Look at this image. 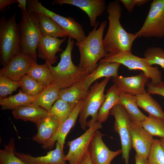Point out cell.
<instances>
[{
	"label": "cell",
	"instance_id": "1",
	"mask_svg": "<svg viewBox=\"0 0 164 164\" xmlns=\"http://www.w3.org/2000/svg\"><path fill=\"white\" fill-rule=\"evenodd\" d=\"M109 25L103 39L105 50L108 53H132V47L137 38L135 34L127 32L120 22L122 9L120 1L110 2L107 6Z\"/></svg>",
	"mask_w": 164,
	"mask_h": 164
},
{
	"label": "cell",
	"instance_id": "31",
	"mask_svg": "<svg viewBox=\"0 0 164 164\" xmlns=\"http://www.w3.org/2000/svg\"><path fill=\"white\" fill-rule=\"evenodd\" d=\"M76 105L59 99L48 111V116L53 117L60 125L68 118Z\"/></svg>",
	"mask_w": 164,
	"mask_h": 164
},
{
	"label": "cell",
	"instance_id": "37",
	"mask_svg": "<svg viewBox=\"0 0 164 164\" xmlns=\"http://www.w3.org/2000/svg\"><path fill=\"white\" fill-rule=\"evenodd\" d=\"M20 81H15L0 74V98L7 97L20 87Z\"/></svg>",
	"mask_w": 164,
	"mask_h": 164
},
{
	"label": "cell",
	"instance_id": "4",
	"mask_svg": "<svg viewBox=\"0 0 164 164\" xmlns=\"http://www.w3.org/2000/svg\"><path fill=\"white\" fill-rule=\"evenodd\" d=\"M14 13L7 19L3 14L0 20V58L3 67L13 57L21 53L20 34Z\"/></svg>",
	"mask_w": 164,
	"mask_h": 164
},
{
	"label": "cell",
	"instance_id": "13",
	"mask_svg": "<svg viewBox=\"0 0 164 164\" xmlns=\"http://www.w3.org/2000/svg\"><path fill=\"white\" fill-rule=\"evenodd\" d=\"M36 60L30 56L21 53L12 58L0 70V74L15 81H20Z\"/></svg>",
	"mask_w": 164,
	"mask_h": 164
},
{
	"label": "cell",
	"instance_id": "43",
	"mask_svg": "<svg viewBox=\"0 0 164 164\" xmlns=\"http://www.w3.org/2000/svg\"><path fill=\"white\" fill-rule=\"evenodd\" d=\"M79 164H93L88 150Z\"/></svg>",
	"mask_w": 164,
	"mask_h": 164
},
{
	"label": "cell",
	"instance_id": "28",
	"mask_svg": "<svg viewBox=\"0 0 164 164\" xmlns=\"http://www.w3.org/2000/svg\"><path fill=\"white\" fill-rule=\"evenodd\" d=\"M138 107L147 112L149 115L164 119V112L158 103L147 91L135 96Z\"/></svg>",
	"mask_w": 164,
	"mask_h": 164
},
{
	"label": "cell",
	"instance_id": "23",
	"mask_svg": "<svg viewBox=\"0 0 164 164\" xmlns=\"http://www.w3.org/2000/svg\"><path fill=\"white\" fill-rule=\"evenodd\" d=\"M120 104L125 109L132 121L140 125L147 117L139 109L136 96L119 90Z\"/></svg>",
	"mask_w": 164,
	"mask_h": 164
},
{
	"label": "cell",
	"instance_id": "7",
	"mask_svg": "<svg viewBox=\"0 0 164 164\" xmlns=\"http://www.w3.org/2000/svg\"><path fill=\"white\" fill-rule=\"evenodd\" d=\"M100 62L117 63L130 70H141L151 79L150 82L153 84H158L162 81L161 72L157 67L150 65L145 58H140L132 53H108Z\"/></svg>",
	"mask_w": 164,
	"mask_h": 164
},
{
	"label": "cell",
	"instance_id": "16",
	"mask_svg": "<svg viewBox=\"0 0 164 164\" xmlns=\"http://www.w3.org/2000/svg\"><path fill=\"white\" fill-rule=\"evenodd\" d=\"M148 79L142 72L138 75L129 77L118 75L113 78L112 81L120 91L137 96L146 92L145 87Z\"/></svg>",
	"mask_w": 164,
	"mask_h": 164
},
{
	"label": "cell",
	"instance_id": "33",
	"mask_svg": "<svg viewBox=\"0 0 164 164\" xmlns=\"http://www.w3.org/2000/svg\"><path fill=\"white\" fill-rule=\"evenodd\" d=\"M0 150V164H27L17 156L15 153V140L11 138L9 142Z\"/></svg>",
	"mask_w": 164,
	"mask_h": 164
},
{
	"label": "cell",
	"instance_id": "11",
	"mask_svg": "<svg viewBox=\"0 0 164 164\" xmlns=\"http://www.w3.org/2000/svg\"><path fill=\"white\" fill-rule=\"evenodd\" d=\"M102 127V123L97 121L89 127L79 137L67 142L69 150L65 159L69 164L79 163L87 152L95 133Z\"/></svg>",
	"mask_w": 164,
	"mask_h": 164
},
{
	"label": "cell",
	"instance_id": "2",
	"mask_svg": "<svg viewBox=\"0 0 164 164\" xmlns=\"http://www.w3.org/2000/svg\"><path fill=\"white\" fill-rule=\"evenodd\" d=\"M107 22H101L98 28V23L83 40L76 41L80 54L78 66L83 71L88 74L97 67V62L104 57L107 53L103 43V35Z\"/></svg>",
	"mask_w": 164,
	"mask_h": 164
},
{
	"label": "cell",
	"instance_id": "32",
	"mask_svg": "<svg viewBox=\"0 0 164 164\" xmlns=\"http://www.w3.org/2000/svg\"><path fill=\"white\" fill-rule=\"evenodd\" d=\"M140 125L152 136L164 138V119L149 115Z\"/></svg>",
	"mask_w": 164,
	"mask_h": 164
},
{
	"label": "cell",
	"instance_id": "18",
	"mask_svg": "<svg viewBox=\"0 0 164 164\" xmlns=\"http://www.w3.org/2000/svg\"><path fill=\"white\" fill-rule=\"evenodd\" d=\"M66 40V38L59 39L53 37H42L37 47L38 57L51 65L54 64L58 58L56 54L58 52L63 51L60 47Z\"/></svg>",
	"mask_w": 164,
	"mask_h": 164
},
{
	"label": "cell",
	"instance_id": "6",
	"mask_svg": "<svg viewBox=\"0 0 164 164\" xmlns=\"http://www.w3.org/2000/svg\"><path fill=\"white\" fill-rule=\"evenodd\" d=\"M21 12L22 17L18 24L20 34L21 53L36 60L37 46L42 37L38 17L33 12L30 10Z\"/></svg>",
	"mask_w": 164,
	"mask_h": 164
},
{
	"label": "cell",
	"instance_id": "41",
	"mask_svg": "<svg viewBox=\"0 0 164 164\" xmlns=\"http://www.w3.org/2000/svg\"><path fill=\"white\" fill-rule=\"evenodd\" d=\"M135 164H148L147 158L136 154L135 157Z\"/></svg>",
	"mask_w": 164,
	"mask_h": 164
},
{
	"label": "cell",
	"instance_id": "36",
	"mask_svg": "<svg viewBox=\"0 0 164 164\" xmlns=\"http://www.w3.org/2000/svg\"><path fill=\"white\" fill-rule=\"evenodd\" d=\"M147 160L148 164H164V149L160 140L154 139Z\"/></svg>",
	"mask_w": 164,
	"mask_h": 164
},
{
	"label": "cell",
	"instance_id": "22",
	"mask_svg": "<svg viewBox=\"0 0 164 164\" xmlns=\"http://www.w3.org/2000/svg\"><path fill=\"white\" fill-rule=\"evenodd\" d=\"M12 113L16 119L29 121L35 123L48 116V111L32 103L20 106L13 110Z\"/></svg>",
	"mask_w": 164,
	"mask_h": 164
},
{
	"label": "cell",
	"instance_id": "9",
	"mask_svg": "<svg viewBox=\"0 0 164 164\" xmlns=\"http://www.w3.org/2000/svg\"><path fill=\"white\" fill-rule=\"evenodd\" d=\"M137 38L164 37V0H153L140 29L135 33Z\"/></svg>",
	"mask_w": 164,
	"mask_h": 164
},
{
	"label": "cell",
	"instance_id": "38",
	"mask_svg": "<svg viewBox=\"0 0 164 164\" xmlns=\"http://www.w3.org/2000/svg\"><path fill=\"white\" fill-rule=\"evenodd\" d=\"M147 92L151 94H157L164 97V81L157 84H153L151 82L146 84Z\"/></svg>",
	"mask_w": 164,
	"mask_h": 164
},
{
	"label": "cell",
	"instance_id": "17",
	"mask_svg": "<svg viewBox=\"0 0 164 164\" xmlns=\"http://www.w3.org/2000/svg\"><path fill=\"white\" fill-rule=\"evenodd\" d=\"M83 103V100L77 104L68 118L60 125L53 136L45 144L42 145L43 149H51L53 147L55 143L56 142L63 149L66 137L75 124Z\"/></svg>",
	"mask_w": 164,
	"mask_h": 164
},
{
	"label": "cell",
	"instance_id": "30",
	"mask_svg": "<svg viewBox=\"0 0 164 164\" xmlns=\"http://www.w3.org/2000/svg\"><path fill=\"white\" fill-rule=\"evenodd\" d=\"M29 75L38 83L46 87L53 83V79L46 63L39 64H33L28 70Z\"/></svg>",
	"mask_w": 164,
	"mask_h": 164
},
{
	"label": "cell",
	"instance_id": "5",
	"mask_svg": "<svg viewBox=\"0 0 164 164\" xmlns=\"http://www.w3.org/2000/svg\"><path fill=\"white\" fill-rule=\"evenodd\" d=\"M111 78H105L100 82H95L83 100L78 121L83 130H86V126L89 127L97 122L98 111L105 98L104 91Z\"/></svg>",
	"mask_w": 164,
	"mask_h": 164
},
{
	"label": "cell",
	"instance_id": "24",
	"mask_svg": "<svg viewBox=\"0 0 164 164\" xmlns=\"http://www.w3.org/2000/svg\"><path fill=\"white\" fill-rule=\"evenodd\" d=\"M89 90L85 87L83 81H80L68 88L60 89L59 99L76 105L85 98Z\"/></svg>",
	"mask_w": 164,
	"mask_h": 164
},
{
	"label": "cell",
	"instance_id": "39",
	"mask_svg": "<svg viewBox=\"0 0 164 164\" xmlns=\"http://www.w3.org/2000/svg\"><path fill=\"white\" fill-rule=\"evenodd\" d=\"M126 9L129 12H131L135 5L141 6L146 4L147 0H120Z\"/></svg>",
	"mask_w": 164,
	"mask_h": 164
},
{
	"label": "cell",
	"instance_id": "19",
	"mask_svg": "<svg viewBox=\"0 0 164 164\" xmlns=\"http://www.w3.org/2000/svg\"><path fill=\"white\" fill-rule=\"evenodd\" d=\"M15 155L27 164H67L66 155L63 149L57 142L55 149L48 152L46 155L34 157L29 154L15 151Z\"/></svg>",
	"mask_w": 164,
	"mask_h": 164
},
{
	"label": "cell",
	"instance_id": "35",
	"mask_svg": "<svg viewBox=\"0 0 164 164\" xmlns=\"http://www.w3.org/2000/svg\"><path fill=\"white\" fill-rule=\"evenodd\" d=\"M144 55L150 65H157L164 69V50L158 47H150L145 50Z\"/></svg>",
	"mask_w": 164,
	"mask_h": 164
},
{
	"label": "cell",
	"instance_id": "20",
	"mask_svg": "<svg viewBox=\"0 0 164 164\" xmlns=\"http://www.w3.org/2000/svg\"><path fill=\"white\" fill-rule=\"evenodd\" d=\"M121 64L115 62H99L96 69L89 74L83 80L85 87L89 89L91 85L96 80L102 77H114L117 76Z\"/></svg>",
	"mask_w": 164,
	"mask_h": 164
},
{
	"label": "cell",
	"instance_id": "29",
	"mask_svg": "<svg viewBox=\"0 0 164 164\" xmlns=\"http://www.w3.org/2000/svg\"><path fill=\"white\" fill-rule=\"evenodd\" d=\"M35 97L29 96L20 91L17 94L0 98V105L2 110H12L22 105L32 103Z\"/></svg>",
	"mask_w": 164,
	"mask_h": 164
},
{
	"label": "cell",
	"instance_id": "40",
	"mask_svg": "<svg viewBox=\"0 0 164 164\" xmlns=\"http://www.w3.org/2000/svg\"><path fill=\"white\" fill-rule=\"evenodd\" d=\"M17 2V0H0V11L3 12L8 6Z\"/></svg>",
	"mask_w": 164,
	"mask_h": 164
},
{
	"label": "cell",
	"instance_id": "21",
	"mask_svg": "<svg viewBox=\"0 0 164 164\" xmlns=\"http://www.w3.org/2000/svg\"><path fill=\"white\" fill-rule=\"evenodd\" d=\"M37 132L32 140L43 145L50 139L56 132L60 124L53 117L47 116L36 123Z\"/></svg>",
	"mask_w": 164,
	"mask_h": 164
},
{
	"label": "cell",
	"instance_id": "3",
	"mask_svg": "<svg viewBox=\"0 0 164 164\" xmlns=\"http://www.w3.org/2000/svg\"><path fill=\"white\" fill-rule=\"evenodd\" d=\"M74 43L73 39L69 38L66 48L60 54V60L56 66H53L46 62L52 76L53 83L60 89L68 88L83 81L88 74L72 61L71 54Z\"/></svg>",
	"mask_w": 164,
	"mask_h": 164
},
{
	"label": "cell",
	"instance_id": "8",
	"mask_svg": "<svg viewBox=\"0 0 164 164\" xmlns=\"http://www.w3.org/2000/svg\"><path fill=\"white\" fill-rule=\"evenodd\" d=\"M27 9L36 15L47 16L56 22L67 33L69 38L76 41L83 40L86 36L83 27L71 17H65L44 7L38 0H28Z\"/></svg>",
	"mask_w": 164,
	"mask_h": 164
},
{
	"label": "cell",
	"instance_id": "44",
	"mask_svg": "<svg viewBox=\"0 0 164 164\" xmlns=\"http://www.w3.org/2000/svg\"><path fill=\"white\" fill-rule=\"evenodd\" d=\"M160 140L162 145L164 149V138H161Z\"/></svg>",
	"mask_w": 164,
	"mask_h": 164
},
{
	"label": "cell",
	"instance_id": "34",
	"mask_svg": "<svg viewBox=\"0 0 164 164\" xmlns=\"http://www.w3.org/2000/svg\"><path fill=\"white\" fill-rule=\"evenodd\" d=\"M20 81L21 90L24 93L32 97H36L46 87L28 74L24 75Z\"/></svg>",
	"mask_w": 164,
	"mask_h": 164
},
{
	"label": "cell",
	"instance_id": "27",
	"mask_svg": "<svg viewBox=\"0 0 164 164\" xmlns=\"http://www.w3.org/2000/svg\"><path fill=\"white\" fill-rule=\"evenodd\" d=\"M60 90L59 88L53 83L46 86L35 97V100L32 103L48 111L55 102L59 99Z\"/></svg>",
	"mask_w": 164,
	"mask_h": 164
},
{
	"label": "cell",
	"instance_id": "42",
	"mask_svg": "<svg viewBox=\"0 0 164 164\" xmlns=\"http://www.w3.org/2000/svg\"><path fill=\"white\" fill-rule=\"evenodd\" d=\"M19 3L18 7L20 8L21 12H26L27 9V1L26 0H17Z\"/></svg>",
	"mask_w": 164,
	"mask_h": 164
},
{
	"label": "cell",
	"instance_id": "10",
	"mask_svg": "<svg viewBox=\"0 0 164 164\" xmlns=\"http://www.w3.org/2000/svg\"><path fill=\"white\" fill-rule=\"evenodd\" d=\"M110 114L114 118V129L120 137L122 158L125 164H129V153L132 147L130 133L132 121L125 109L120 104L114 107Z\"/></svg>",
	"mask_w": 164,
	"mask_h": 164
},
{
	"label": "cell",
	"instance_id": "15",
	"mask_svg": "<svg viewBox=\"0 0 164 164\" xmlns=\"http://www.w3.org/2000/svg\"><path fill=\"white\" fill-rule=\"evenodd\" d=\"M130 133L132 147L136 154L147 158L154 139L140 125L132 121Z\"/></svg>",
	"mask_w": 164,
	"mask_h": 164
},
{
	"label": "cell",
	"instance_id": "25",
	"mask_svg": "<svg viewBox=\"0 0 164 164\" xmlns=\"http://www.w3.org/2000/svg\"><path fill=\"white\" fill-rule=\"evenodd\" d=\"M118 104H120L119 90L114 84L106 91L105 100L98 111L97 121L102 123L106 121L111 109Z\"/></svg>",
	"mask_w": 164,
	"mask_h": 164
},
{
	"label": "cell",
	"instance_id": "26",
	"mask_svg": "<svg viewBox=\"0 0 164 164\" xmlns=\"http://www.w3.org/2000/svg\"><path fill=\"white\" fill-rule=\"evenodd\" d=\"M36 15L38 17L39 29L42 37L58 38H66L68 36L66 32L51 18L43 15Z\"/></svg>",
	"mask_w": 164,
	"mask_h": 164
},
{
	"label": "cell",
	"instance_id": "14",
	"mask_svg": "<svg viewBox=\"0 0 164 164\" xmlns=\"http://www.w3.org/2000/svg\"><path fill=\"white\" fill-rule=\"evenodd\" d=\"M58 4L61 5L68 4L76 6L84 12L90 20L91 26L97 25V17L102 15L106 9V2L104 0H55L53 5Z\"/></svg>",
	"mask_w": 164,
	"mask_h": 164
},
{
	"label": "cell",
	"instance_id": "12",
	"mask_svg": "<svg viewBox=\"0 0 164 164\" xmlns=\"http://www.w3.org/2000/svg\"><path fill=\"white\" fill-rule=\"evenodd\" d=\"M103 135L99 130L97 131L89 145L88 151L93 164H111L114 158L122 153L121 149L110 150L103 141Z\"/></svg>",
	"mask_w": 164,
	"mask_h": 164
}]
</instances>
